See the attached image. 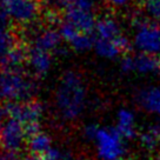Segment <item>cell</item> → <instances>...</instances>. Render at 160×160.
Masks as SVG:
<instances>
[{
	"label": "cell",
	"mask_w": 160,
	"mask_h": 160,
	"mask_svg": "<svg viewBox=\"0 0 160 160\" xmlns=\"http://www.w3.org/2000/svg\"><path fill=\"white\" fill-rule=\"evenodd\" d=\"M144 6L153 19L160 21V0H145Z\"/></svg>",
	"instance_id": "cell-23"
},
{
	"label": "cell",
	"mask_w": 160,
	"mask_h": 160,
	"mask_svg": "<svg viewBox=\"0 0 160 160\" xmlns=\"http://www.w3.org/2000/svg\"><path fill=\"white\" fill-rule=\"evenodd\" d=\"M158 128H159V132H160V121H159V125H158Z\"/></svg>",
	"instance_id": "cell-31"
},
{
	"label": "cell",
	"mask_w": 160,
	"mask_h": 160,
	"mask_svg": "<svg viewBox=\"0 0 160 160\" xmlns=\"http://www.w3.org/2000/svg\"><path fill=\"white\" fill-rule=\"evenodd\" d=\"M27 64L35 77H44L50 72L52 66L51 52L33 45L27 51Z\"/></svg>",
	"instance_id": "cell-8"
},
{
	"label": "cell",
	"mask_w": 160,
	"mask_h": 160,
	"mask_svg": "<svg viewBox=\"0 0 160 160\" xmlns=\"http://www.w3.org/2000/svg\"><path fill=\"white\" fill-rule=\"evenodd\" d=\"M121 70L124 72H131L134 71V58L130 55H126L121 60Z\"/></svg>",
	"instance_id": "cell-27"
},
{
	"label": "cell",
	"mask_w": 160,
	"mask_h": 160,
	"mask_svg": "<svg viewBox=\"0 0 160 160\" xmlns=\"http://www.w3.org/2000/svg\"><path fill=\"white\" fill-rule=\"evenodd\" d=\"M140 141L147 150H154L160 144V132L158 127H152L140 135Z\"/></svg>",
	"instance_id": "cell-20"
},
{
	"label": "cell",
	"mask_w": 160,
	"mask_h": 160,
	"mask_svg": "<svg viewBox=\"0 0 160 160\" xmlns=\"http://www.w3.org/2000/svg\"><path fill=\"white\" fill-rule=\"evenodd\" d=\"M17 45L15 37L10 31L8 26H0V59Z\"/></svg>",
	"instance_id": "cell-19"
},
{
	"label": "cell",
	"mask_w": 160,
	"mask_h": 160,
	"mask_svg": "<svg viewBox=\"0 0 160 160\" xmlns=\"http://www.w3.org/2000/svg\"><path fill=\"white\" fill-rule=\"evenodd\" d=\"M107 1L113 6H122L125 5L128 0H107Z\"/></svg>",
	"instance_id": "cell-30"
},
{
	"label": "cell",
	"mask_w": 160,
	"mask_h": 160,
	"mask_svg": "<svg viewBox=\"0 0 160 160\" xmlns=\"http://www.w3.org/2000/svg\"><path fill=\"white\" fill-rule=\"evenodd\" d=\"M25 61H27V50L14 45L0 59V65L2 67H20Z\"/></svg>",
	"instance_id": "cell-16"
},
{
	"label": "cell",
	"mask_w": 160,
	"mask_h": 160,
	"mask_svg": "<svg viewBox=\"0 0 160 160\" xmlns=\"http://www.w3.org/2000/svg\"><path fill=\"white\" fill-rule=\"evenodd\" d=\"M118 160H122V159H121V158H120V159H118Z\"/></svg>",
	"instance_id": "cell-32"
},
{
	"label": "cell",
	"mask_w": 160,
	"mask_h": 160,
	"mask_svg": "<svg viewBox=\"0 0 160 160\" xmlns=\"http://www.w3.org/2000/svg\"><path fill=\"white\" fill-rule=\"evenodd\" d=\"M113 40L115 41V44L118 45V47H119L120 51H121L122 53H125V52H130L131 51V42H130V40L127 39L126 37L120 34Z\"/></svg>",
	"instance_id": "cell-26"
},
{
	"label": "cell",
	"mask_w": 160,
	"mask_h": 160,
	"mask_svg": "<svg viewBox=\"0 0 160 160\" xmlns=\"http://www.w3.org/2000/svg\"><path fill=\"white\" fill-rule=\"evenodd\" d=\"M65 20L70 21L79 31L86 33H93L97 24L92 11L79 10L74 7H67L65 10Z\"/></svg>",
	"instance_id": "cell-9"
},
{
	"label": "cell",
	"mask_w": 160,
	"mask_h": 160,
	"mask_svg": "<svg viewBox=\"0 0 160 160\" xmlns=\"http://www.w3.org/2000/svg\"><path fill=\"white\" fill-rule=\"evenodd\" d=\"M94 50L97 54L106 58V59H114L122 52L120 51L114 40L104 39V38H97L94 42Z\"/></svg>",
	"instance_id": "cell-17"
},
{
	"label": "cell",
	"mask_w": 160,
	"mask_h": 160,
	"mask_svg": "<svg viewBox=\"0 0 160 160\" xmlns=\"http://www.w3.org/2000/svg\"><path fill=\"white\" fill-rule=\"evenodd\" d=\"M62 151L58 147H52L46 154L44 155H34L32 154L30 157H25L20 160H59L61 154H62Z\"/></svg>",
	"instance_id": "cell-22"
},
{
	"label": "cell",
	"mask_w": 160,
	"mask_h": 160,
	"mask_svg": "<svg viewBox=\"0 0 160 160\" xmlns=\"http://www.w3.org/2000/svg\"><path fill=\"white\" fill-rule=\"evenodd\" d=\"M135 100L144 111L160 115V88L158 87L142 88L138 92Z\"/></svg>",
	"instance_id": "cell-10"
},
{
	"label": "cell",
	"mask_w": 160,
	"mask_h": 160,
	"mask_svg": "<svg viewBox=\"0 0 160 160\" xmlns=\"http://www.w3.org/2000/svg\"><path fill=\"white\" fill-rule=\"evenodd\" d=\"M37 92V81L20 67H2L0 71V100L5 102L30 101Z\"/></svg>",
	"instance_id": "cell-2"
},
{
	"label": "cell",
	"mask_w": 160,
	"mask_h": 160,
	"mask_svg": "<svg viewBox=\"0 0 160 160\" xmlns=\"http://www.w3.org/2000/svg\"><path fill=\"white\" fill-rule=\"evenodd\" d=\"M95 33L98 38L104 39H115L118 35H120V28L118 22L113 18L104 17L97 21L95 24Z\"/></svg>",
	"instance_id": "cell-15"
},
{
	"label": "cell",
	"mask_w": 160,
	"mask_h": 160,
	"mask_svg": "<svg viewBox=\"0 0 160 160\" xmlns=\"http://www.w3.org/2000/svg\"><path fill=\"white\" fill-rule=\"evenodd\" d=\"M95 39L97 38L92 37V33H86L80 31L68 44L75 52H86L92 47H94Z\"/></svg>",
	"instance_id": "cell-18"
},
{
	"label": "cell",
	"mask_w": 160,
	"mask_h": 160,
	"mask_svg": "<svg viewBox=\"0 0 160 160\" xmlns=\"http://www.w3.org/2000/svg\"><path fill=\"white\" fill-rule=\"evenodd\" d=\"M134 71H138L140 73H159L160 58L158 54L141 52L134 58Z\"/></svg>",
	"instance_id": "cell-13"
},
{
	"label": "cell",
	"mask_w": 160,
	"mask_h": 160,
	"mask_svg": "<svg viewBox=\"0 0 160 160\" xmlns=\"http://www.w3.org/2000/svg\"><path fill=\"white\" fill-rule=\"evenodd\" d=\"M0 8L19 24L32 22L40 11L38 0H0Z\"/></svg>",
	"instance_id": "cell-5"
},
{
	"label": "cell",
	"mask_w": 160,
	"mask_h": 160,
	"mask_svg": "<svg viewBox=\"0 0 160 160\" xmlns=\"http://www.w3.org/2000/svg\"><path fill=\"white\" fill-rule=\"evenodd\" d=\"M134 45L144 53H160V26L154 22H147L137 31Z\"/></svg>",
	"instance_id": "cell-7"
},
{
	"label": "cell",
	"mask_w": 160,
	"mask_h": 160,
	"mask_svg": "<svg viewBox=\"0 0 160 160\" xmlns=\"http://www.w3.org/2000/svg\"><path fill=\"white\" fill-rule=\"evenodd\" d=\"M27 139L25 127L18 120L8 118L0 125V147L4 152L18 155Z\"/></svg>",
	"instance_id": "cell-4"
},
{
	"label": "cell",
	"mask_w": 160,
	"mask_h": 160,
	"mask_svg": "<svg viewBox=\"0 0 160 160\" xmlns=\"http://www.w3.org/2000/svg\"><path fill=\"white\" fill-rule=\"evenodd\" d=\"M59 32L60 34H61V37H62V40L66 41V42H70L71 40L79 33L80 31L74 25H72L70 21L65 20V21H62L59 25Z\"/></svg>",
	"instance_id": "cell-21"
},
{
	"label": "cell",
	"mask_w": 160,
	"mask_h": 160,
	"mask_svg": "<svg viewBox=\"0 0 160 160\" xmlns=\"http://www.w3.org/2000/svg\"><path fill=\"white\" fill-rule=\"evenodd\" d=\"M99 126H97L95 124H87V125L82 128V134H84V138L87 140H91L93 141L97 137V133L99 131Z\"/></svg>",
	"instance_id": "cell-25"
},
{
	"label": "cell",
	"mask_w": 160,
	"mask_h": 160,
	"mask_svg": "<svg viewBox=\"0 0 160 160\" xmlns=\"http://www.w3.org/2000/svg\"><path fill=\"white\" fill-rule=\"evenodd\" d=\"M124 137L117 127H100L95 137L97 154L100 160H118L125 153Z\"/></svg>",
	"instance_id": "cell-3"
},
{
	"label": "cell",
	"mask_w": 160,
	"mask_h": 160,
	"mask_svg": "<svg viewBox=\"0 0 160 160\" xmlns=\"http://www.w3.org/2000/svg\"><path fill=\"white\" fill-rule=\"evenodd\" d=\"M6 117H8V115H7V108H6V105L0 104V125L6 120Z\"/></svg>",
	"instance_id": "cell-28"
},
{
	"label": "cell",
	"mask_w": 160,
	"mask_h": 160,
	"mask_svg": "<svg viewBox=\"0 0 160 160\" xmlns=\"http://www.w3.org/2000/svg\"><path fill=\"white\" fill-rule=\"evenodd\" d=\"M27 147L30 150L31 154L44 155L53 147L52 146V139L47 133L39 131L38 133L31 135L28 138Z\"/></svg>",
	"instance_id": "cell-14"
},
{
	"label": "cell",
	"mask_w": 160,
	"mask_h": 160,
	"mask_svg": "<svg viewBox=\"0 0 160 160\" xmlns=\"http://www.w3.org/2000/svg\"><path fill=\"white\" fill-rule=\"evenodd\" d=\"M59 160H75V159L74 157L72 155V153L67 152V151H62V154H61Z\"/></svg>",
	"instance_id": "cell-29"
},
{
	"label": "cell",
	"mask_w": 160,
	"mask_h": 160,
	"mask_svg": "<svg viewBox=\"0 0 160 160\" xmlns=\"http://www.w3.org/2000/svg\"><path fill=\"white\" fill-rule=\"evenodd\" d=\"M68 7H74L79 10L92 11L94 8V0H70Z\"/></svg>",
	"instance_id": "cell-24"
},
{
	"label": "cell",
	"mask_w": 160,
	"mask_h": 160,
	"mask_svg": "<svg viewBox=\"0 0 160 160\" xmlns=\"http://www.w3.org/2000/svg\"><path fill=\"white\" fill-rule=\"evenodd\" d=\"M87 91L82 77L75 71H67L60 79L54 94L57 113L64 121H74L86 107Z\"/></svg>",
	"instance_id": "cell-1"
},
{
	"label": "cell",
	"mask_w": 160,
	"mask_h": 160,
	"mask_svg": "<svg viewBox=\"0 0 160 160\" xmlns=\"http://www.w3.org/2000/svg\"><path fill=\"white\" fill-rule=\"evenodd\" d=\"M8 118L18 120L22 125L40 122L44 115V106L40 101L30 100L22 102H6Z\"/></svg>",
	"instance_id": "cell-6"
},
{
	"label": "cell",
	"mask_w": 160,
	"mask_h": 160,
	"mask_svg": "<svg viewBox=\"0 0 160 160\" xmlns=\"http://www.w3.org/2000/svg\"><path fill=\"white\" fill-rule=\"evenodd\" d=\"M61 41H62V37L60 34L59 30L57 31L54 28H47V30L41 31L35 37L34 46L52 53L59 50Z\"/></svg>",
	"instance_id": "cell-11"
},
{
	"label": "cell",
	"mask_w": 160,
	"mask_h": 160,
	"mask_svg": "<svg viewBox=\"0 0 160 160\" xmlns=\"http://www.w3.org/2000/svg\"><path fill=\"white\" fill-rule=\"evenodd\" d=\"M120 134L125 139L135 137V117L133 112L127 108H121L117 114V126Z\"/></svg>",
	"instance_id": "cell-12"
}]
</instances>
